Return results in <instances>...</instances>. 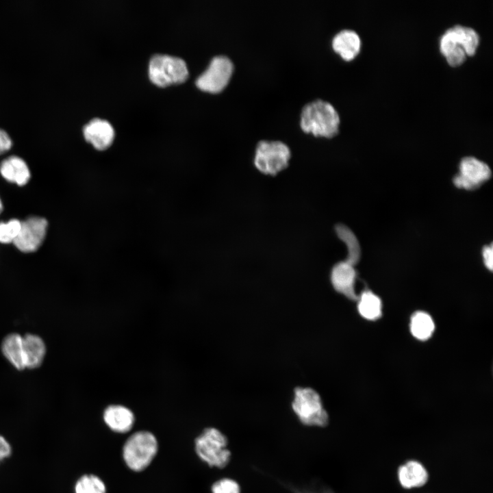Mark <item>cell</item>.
Returning <instances> with one entry per match:
<instances>
[{
  "instance_id": "21",
  "label": "cell",
  "mask_w": 493,
  "mask_h": 493,
  "mask_svg": "<svg viewBox=\"0 0 493 493\" xmlns=\"http://www.w3.org/2000/svg\"><path fill=\"white\" fill-rule=\"evenodd\" d=\"M459 45L464 49L467 55H473L476 52L479 42V36L473 28L462 25L452 27Z\"/></svg>"
},
{
  "instance_id": "4",
  "label": "cell",
  "mask_w": 493,
  "mask_h": 493,
  "mask_svg": "<svg viewBox=\"0 0 493 493\" xmlns=\"http://www.w3.org/2000/svg\"><path fill=\"white\" fill-rule=\"evenodd\" d=\"M292 407L300 422L305 426L325 427L329 424V415L321 398L312 388H296Z\"/></svg>"
},
{
  "instance_id": "24",
  "label": "cell",
  "mask_w": 493,
  "mask_h": 493,
  "mask_svg": "<svg viewBox=\"0 0 493 493\" xmlns=\"http://www.w3.org/2000/svg\"><path fill=\"white\" fill-rule=\"evenodd\" d=\"M212 493H241L237 481L230 478H223L215 481L211 487Z\"/></svg>"
},
{
  "instance_id": "27",
  "label": "cell",
  "mask_w": 493,
  "mask_h": 493,
  "mask_svg": "<svg viewBox=\"0 0 493 493\" xmlns=\"http://www.w3.org/2000/svg\"><path fill=\"white\" fill-rule=\"evenodd\" d=\"M12 146V140L8 132L0 128V155L8 151Z\"/></svg>"
},
{
  "instance_id": "29",
  "label": "cell",
  "mask_w": 493,
  "mask_h": 493,
  "mask_svg": "<svg viewBox=\"0 0 493 493\" xmlns=\"http://www.w3.org/2000/svg\"><path fill=\"white\" fill-rule=\"evenodd\" d=\"M2 210H3V204H2L1 200L0 199V214L1 213Z\"/></svg>"
},
{
  "instance_id": "28",
  "label": "cell",
  "mask_w": 493,
  "mask_h": 493,
  "mask_svg": "<svg viewBox=\"0 0 493 493\" xmlns=\"http://www.w3.org/2000/svg\"><path fill=\"white\" fill-rule=\"evenodd\" d=\"M483 262L486 268L492 270L493 267V250L492 245L485 246L482 251Z\"/></svg>"
},
{
  "instance_id": "7",
  "label": "cell",
  "mask_w": 493,
  "mask_h": 493,
  "mask_svg": "<svg viewBox=\"0 0 493 493\" xmlns=\"http://www.w3.org/2000/svg\"><path fill=\"white\" fill-rule=\"evenodd\" d=\"M233 71V64L228 57L216 55L198 77L196 84L204 91L218 92L229 83Z\"/></svg>"
},
{
  "instance_id": "12",
  "label": "cell",
  "mask_w": 493,
  "mask_h": 493,
  "mask_svg": "<svg viewBox=\"0 0 493 493\" xmlns=\"http://www.w3.org/2000/svg\"><path fill=\"white\" fill-rule=\"evenodd\" d=\"M105 424L114 432H129L135 422V416L127 407L121 404L109 405L103 412Z\"/></svg>"
},
{
  "instance_id": "13",
  "label": "cell",
  "mask_w": 493,
  "mask_h": 493,
  "mask_svg": "<svg viewBox=\"0 0 493 493\" xmlns=\"http://www.w3.org/2000/svg\"><path fill=\"white\" fill-rule=\"evenodd\" d=\"M397 477L403 488L412 489L424 485L428 481L429 475L421 463L409 460L399 468Z\"/></svg>"
},
{
  "instance_id": "1",
  "label": "cell",
  "mask_w": 493,
  "mask_h": 493,
  "mask_svg": "<svg viewBox=\"0 0 493 493\" xmlns=\"http://www.w3.org/2000/svg\"><path fill=\"white\" fill-rule=\"evenodd\" d=\"M340 122L333 105L323 99L311 101L302 108L300 125L305 132L331 138L338 133Z\"/></svg>"
},
{
  "instance_id": "25",
  "label": "cell",
  "mask_w": 493,
  "mask_h": 493,
  "mask_svg": "<svg viewBox=\"0 0 493 493\" xmlns=\"http://www.w3.org/2000/svg\"><path fill=\"white\" fill-rule=\"evenodd\" d=\"M466 55V51L461 46H457L448 51L444 56L449 64L457 66L465 60Z\"/></svg>"
},
{
  "instance_id": "26",
  "label": "cell",
  "mask_w": 493,
  "mask_h": 493,
  "mask_svg": "<svg viewBox=\"0 0 493 493\" xmlns=\"http://www.w3.org/2000/svg\"><path fill=\"white\" fill-rule=\"evenodd\" d=\"M12 454V447L5 437L0 434V465Z\"/></svg>"
},
{
  "instance_id": "18",
  "label": "cell",
  "mask_w": 493,
  "mask_h": 493,
  "mask_svg": "<svg viewBox=\"0 0 493 493\" xmlns=\"http://www.w3.org/2000/svg\"><path fill=\"white\" fill-rule=\"evenodd\" d=\"M336 232L346 246L347 255L344 261L355 266L361 256L359 244L355 235L349 227L342 224L336 227Z\"/></svg>"
},
{
  "instance_id": "6",
  "label": "cell",
  "mask_w": 493,
  "mask_h": 493,
  "mask_svg": "<svg viewBox=\"0 0 493 493\" xmlns=\"http://www.w3.org/2000/svg\"><path fill=\"white\" fill-rule=\"evenodd\" d=\"M149 73L152 82L160 86L181 83L188 76L187 65L184 60L164 54L152 56Z\"/></svg>"
},
{
  "instance_id": "17",
  "label": "cell",
  "mask_w": 493,
  "mask_h": 493,
  "mask_svg": "<svg viewBox=\"0 0 493 493\" xmlns=\"http://www.w3.org/2000/svg\"><path fill=\"white\" fill-rule=\"evenodd\" d=\"M2 352L5 358L18 370L25 368L23 338L16 333L10 334L3 340Z\"/></svg>"
},
{
  "instance_id": "11",
  "label": "cell",
  "mask_w": 493,
  "mask_h": 493,
  "mask_svg": "<svg viewBox=\"0 0 493 493\" xmlns=\"http://www.w3.org/2000/svg\"><path fill=\"white\" fill-rule=\"evenodd\" d=\"M83 134L86 140L98 150L108 148L114 138V130L106 120L93 118L84 126Z\"/></svg>"
},
{
  "instance_id": "15",
  "label": "cell",
  "mask_w": 493,
  "mask_h": 493,
  "mask_svg": "<svg viewBox=\"0 0 493 493\" xmlns=\"http://www.w3.org/2000/svg\"><path fill=\"white\" fill-rule=\"evenodd\" d=\"M0 173L5 179L18 186L25 185L30 178L27 164L16 155L9 156L1 162Z\"/></svg>"
},
{
  "instance_id": "2",
  "label": "cell",
  "mask_w": 493,
  "mask_h": 493,
  "mask_svg": "<svg viewBox=\"0 0 493 493\" xmlns=\"http://www.w3.org/2000/svg\"><path fill=\"white\" fill-rule=\"evenodd\" d=\"M158 451L155 435L142 430L131 434L125 442L122 455L126 466L131 470L140 472L152 462Z\"/></svg>"
},
{
  "instance_id": "8",
  "label": "cell",
  "mask_w": 493,
  "mask_h": 493,
  "mask_svg": "<svg viewBox=\"0 0 493 493\" xmlns=\"http://www.w3.org/2000/svg\"><path fill=\"white\" fill-rule=\"evenodd\" d=\"M490 176L491 170L487 164L474 157H466L460 162L459 173L455 176L453 183L457 188L472 190Z\"/></svg>"
},
{
  "instance_id": "10",
  "label": "cell",
  "mask_w": 493,
  "mask_h": 493,
  "mask_svg": "<svg viewBox=\"0 0 493 493\" xmlns=\"http://www.w3.org/2000/svg\"><path fill=\"white\" fill-rule=\"evenodd\" d=\"M356 277L354 266L345 261L335 264L331 273V281L335 290L354 301L359 298L355 291Z\"/></svg>"
},
{
  "instance_id": "9",
  "label": "cell",
  "mask_w": 493,
  "mask_h": 493,
  "mask_svg": "<svg viewBox=\"0 0 493 493\" xmlns=\"http://www.w3.org/2000/svg\"><path fill=\"white\" fill-rule=\"evenodd\" d=\"M47 221L45 218L32 216L21 222L20 231L14 241L15 246L24 253L36 251L45 238Z\"/></svg>"
},
{
  "instance_id": "20",
  "label": "cell",
  "mask_w": 493,
  "mask_h": 493,
  "mask_svg": "<svg viewBox=\"0 0 493 493\" xmlns=\"http://www.w3.org/2000/svg\"><path fill=\"white\" fill-rule=\"evenodd\" d=\"M434 329L433 320L427 313L417 312L412 316L410 331L416 338L420 340L429 339Z\"/></svg>"
},
{
  "instance_id": "14",
  "label": "cell",
  "mask_w": 493,
  "mask_h": 493,
  "mask_svg": "<svg viewBox=\"0 0 493 493\" xmlns=\"http://www.w3.org/2000/svg\"><path fill=\"white\" fill-rule=\"evenodd\" d=\"M361 39L358 34L349 29L338 32L332 39L333 50L345 60L353 59L361 49Z\"/></svg>"
},
{
  "instance_id": "23",
  "label": "cell",
  "mask_w": 493,
  "mask_h": 493,
  "mask_svg": "<svg viewBox=\"0 0 493 493\" xmlns=\"http://www.w3.org/2000/svg\"><path fill=\"white\" fill-rule=\"evenodd\" d=\"M21 225V222L17 219L0 223V242L3 244L14 242L20 231Z\"/></svg>"
},
{
  "instance_id": "19",
  "label": "cell",
  "mask_w": 493,
  "mask_h": 493,
  "mask_svg": "<svg viewBox=\"0 0 493 493\" xmlns=\"http://www.w3.org/2000/svg\"><path fill=\"white\" fill-rule=\"evenodd\" d=\"M358 311L364 318L374 320L381 315V302L379 296L369 290L364 291L358 298Z\"/></svg>"
},
{
  "instance_id": "3",
  "label": "cell",
  "mask_w": 493,
  "mask_h": 493,
  "mask_svg": "<svg viewBox=\"0 0 493 493\" xmlns=\"http://www.w3.org/2000/svg\"><path fill=\"white\" fill-rule=\"evenodd\" d=\"M228 439L219 429L207 427L195 438L194 450L197 456L210 467L225 468L231 460L227 448Z\"/></svg>"
},
{
  "instance_id": "22",
  "label": "cell",
  "mask_w": 493,
  "mask_h": 493,
  "mask_svg": "<svg viewBox=\"0 0 493 493\" xmlns=\"http://www.w3.org/2000/svg\"><path fill=\"white\" fill-rule=\"evenodd\" d=\"M74 493H106V486L99 476L84 474L75 481Z\"/></svg>"
},
{
  "instance_id": "16",
  "label": "cell",
  "mask_w": 493,
  "mask_h": 493,
  "mask_svg": "<svg viewBox=\"0 0 493 493\" xmlns=\"http://www.w3.org/2000/svg\"><path fill=\"white\" fill-rule=\"evenodd\" d=\"M23 346L25 368L38 367L42 364L46 352L43 340L38 336L27 334L23 338Z\"/></svg>"
},
{
  "instance_id": "5",
  "label": "cell",
  "mask_w": 493,
  "mask_h": 493,
  "mask_svg": "<svg viewBox=\"0 0 493 493\" xmlns=\"http://www.w3.org/2000/svg\"><path fill=\"white\" fill-rule=\"evenodd\" d=\"M290 150L281 141L261 140L256 147L254 164L261 173L275 175L288 164Z\"/></svg>"
}]
</instances>
